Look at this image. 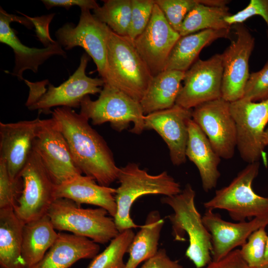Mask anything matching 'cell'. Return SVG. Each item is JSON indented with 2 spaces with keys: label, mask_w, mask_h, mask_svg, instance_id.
Returning a JSON list of instances; mask_svg holds the SVG:
<instances>
[{
  "label": "cell",
  "mask_w": 268,
  "mask_h": 268,
  "mask_svg": "<svg viewBox=\"0 0 268 268\" xmlns=\"http://www.w3.org/2000/svg\"><path fill=\"white\" fill-rule=\"evenodd\" d=\"M105 209L83 208L65 198L55 199L47 215L56 230L68 231L98 244L111 241L119 233L113 218Z\"/></svg>",
  "instance_id": "obj_5"
},
{
  "label": "cell",
  "mask_w": 268,
  "mask_h": 268,
  "mask_svg": "<svg viewBox=\"0 0 268 268\" xmlns=\"http://www.w3.org/2000/svg\"><path fill=\"white\" fill-rule=\"evenodd\" d=\"M132 10L127 36L134 41L146 27L155 5L154 0H131Z\"/></svg>",
  "instance_id": "obj_35"
},
{
  "label": "cell",
  "mask_w": 268,
  "mask_h": 268,
  "mask_svg": "<svg viewBox=\"0 0 268 268\" xmlns=\"http://www.w3.org/2000/svg\"><path fill=\"white\" fill-rule=\"evenodd\" d=\"M189 136L186 156L197 167L205 192L214 188L220 176L218 165L220 157L212 147L207 137L192 120L188 125Z\"/></svg>",
  "instance_id": "obj_23"
},
{
  "label": "cell",
  "mask_w": 268,
  "mask_h": 268,
  "mask_svg": "<svg viewBox=\"0 0 268 268\" xmlns=\"http://www.w3.org/2000/svg\"><path fill=\"white\" fill-rule=\"evenodd\" d=\"M12 22H19L29 29L33 25L26 17L9 14L0 7V42L8 45L13 50L15 66L12 74L19 79H24L23 73L27 69L37 73L39 66L53 56L67 57L66 52L58 41L42 49L30 48L23 45L11 28L10 24Z\"/></svg>",
  "instance_id": "obj_18"
},
{
  "label": "cell",
  "mask_w": 268,
  "mask_h": 268,
  "mask_svg": "<svg viewBox=\"0 0 268 268\" xmlns=\"http://www.w3.org/2000/svg\"><path fill=\"white\" fill-rule=\"evenodd\" d=\"M47 9L54 7H62L68 10L72 6H78L80 9H95L100 5L94 0H42Z\"/></svg>",
  "instance_id": "obj_41"
},
{
  "label": "cell",
  "mask_w": 268,
  "mask_h": 268,
  "mask_svg": "<svg viewBox=\"0 0 268 268\" xmlns=\"http://www.w3.org/2000/svg\"><path fill=\"white\" fill-rule=\"evenodd\" d=\"M24 224L13 208L0 209V268H26L21 255Z\"/></svg>",
  "instance_id": "obj_26"
},
{
  "label": "cell",
  "mask_w": 268,
  "mask_h": 268,
  "mask_svg": "<svg viewBox=\"0 0 268 268\" xmlns=\"http://www.w3.org/2000/svg\"><path fill=\"white\" fill-rule=\"evenodd\" d=\"M120 186L116 189L115 198L117 212L114 220L119 231L140 227L131 216L134 201L147 195L172 196L179 194L181 186L167 171L151 175L134 163L120 168L118 179Z\"/></svg>",
  "instance_id": "obj_3"
},
{
  "label": "cell",
  "mask_w": 268,
  "mask_h": 268,
  "mask_svg": "<svg viewBox=\"0 0 268 268\" xmlns=\"http://www.w3.org/2000/svg\"><path fill=\"white\" fill-rule=\"evenodd\" d=\"M134 235L133 229L119 232L104 250L93 259L87 268H125L124 257Z\"/></svg>",
  "instance_id": "obj_31"
},
{
  "label": "cell",
  "mask_w": 268,
  "mask_h": 268,
  "mask_svg": "<svg viewBox=\"0 0 268 268\" xmlns=\"http://www.w3.org/2000/svg\"><path fill=\"white\" fill-rule=\"evenodd\" d=\"M22 190V181L19 177L10 178L5 162L0 158V209L13 208L17 204Z\"/></svg>",
  "instance_id": "obj_34"
},
{
  "label": "cell",
  "mask_w": 268,
  "mask_h": 268,
  "mask_svg": "<svg viewBox=\"0 0 268 268\" xmlns=\"http://www.w3.org/2000/svg\"><path fill=\"white\" fill-rule=\"evenodd\" d=\"M41 119L0 123V158L12 180L19 178L33 148Z\"/></svg>",
  "instance_id": "obj_19"
},
{
  "label": "cell",
  "mask_w": 268,
  "mask_h": 268,
  "mask_svg": "<svg viewBox=\"0 0 268 268\" xmlns=\"http://www.w3.org/2000/svg\"><path fill=\"white\" fill-rule=\"evenodd\" d=\"M229 104L220 98L200 104L192 111V120L205 134L215 151L225 159L233 157L237 146L236 126Z\"/></svg>",
  "instance_id": "obj_12"
},
{
  "label": "cell",
  "mask_w": 268,
  "mask_h": 268,
  "mask_svg": "<svg viewBox=\"0 0 268 268\" xmlns=\"http://www.w3.org/2000/svg\"><path fill=\"white\" fill-rule=\"evenodd\" d=\"M195 196V190L190 184H187L179 194L165 196L161 199V202L170 206L174 211L168 218L172 224V235L174 240L186 241V234L189 245L186 256L196 268H203L212 261L211 236L196 207Z\"/></svg>",
  "instance_id": "obj_2"
},
{
  "label": "cell",
  "mask_w": 268,
  "mask_h": 268,
  "mask_svg": "<svg viewBox=\"0 0 268 268\" xmlns=\"http://www.w3.org/2000/svg\"><path fill=\"white\" fill-rule=\"evenodd\" d=\"M139 268H184L177 261L171 259L164 249L158 250L152 257Z\"/></svg>",
  "instance_id": "obj_40"
},
{
  "label": "cell",
  "mask_w": 268,
  "mask_h": 268,
  "mask_svg": "<svg viewBox=\"0 0 268 268\" xmlns=\"http://www.w3.org/2000/svg\"><path fill=\"white\" fill-rule=\"evenodd\" d=\"M223 64L221 54L206 60H197L185 72L184 84L176 104L193 109L203 103L222 98Z\"/></svg>",
  "instance_id": "obj_13"
},
{
  "label": "cell",
  "mask_w": 268,
  "mask_h": 268,
  "mask_svg": "<svg viewBox=\"0 0 268 268\" xmlns=\"http://www.w3.org/2000/svg\"><path fill=\"white\" fill-rule=\"evenodd\" d=\"M254 15L262 16L268 27V0H251L245 8L235 14H231L226 17L224 20L231 27L233 25L242 24Z\"/></svg>",
  "instance_id": "obj_37"
},
{
  "label": "cell",
  "mask_w": 268,
  "mask_h": 268,
  "mask_svg": "<svg viewBox=\"0 0 268 268\" xmlns=\"http://www.w3.org/2000/svg\"><path fill=\"white\" fill-rule=\"evenodd\" d=\"M230 30L207 29L180 36L169 54L164 70L185 72L197 60L204 47L218 39L229 38Z\"/></svg>",
  "instance_id": "obj_24"
},
{
  "label": "cell",
  "mask_w": 268,
  "mask_h": 268,
  "mask_svg": "<svg viewBox=\"0 0 268 268\" xmlns=\"http://www.w3.org/2000/svg\"><path fill=\"white\" fill-rule=\"evenodd\" d=\"M203 268H251L242 258L240 250H234L218 261H212Z\"/></svg>",
  "instance_id": "obj_39"
},
{
  "label": "cell",
  "mask_w": 268,
  "mask_h": 268,
  "mask_svg": "<svg viewBox=\"0 0 268 268\" xmlns=\"http://www.w3.org/2000/svg\"><path fill=\"white\" fill-rule=\"evenodd\" d=\"M263 226L253 232L240 250L241 255L251 268H268L265 260L268 236Z\"/></svg>",
  "instance_id": "obj_33"
},
{
  "label": "cell",
  "mask_w": 268,
  "mask_h": 268,
  "mask_svg": "<svg viewBox=\"0 0 268 268\" xmlns=\"http://www.w3.org/2000/svg\"><path fill=\"white\" fill-rule=\"evenodd\" d=\"M193 109L175 104L169 109L154 112L144 117V129L153 130L167 144L171 161L175 166L186 161L188 125Z\"/></svg>",
  "instance_id": "obj_17"
},
{
  "label": "cell",
  "mask_w": 268,
  "mask_h": 268,
  "mask_svg": "<svg viewBox=\"0 0 268 268\" xmlns=\"http://www.w3.org/2000/svg\"><path fill=\"white\" fill-rule=\"evenodd\" d=\"M259 168V162L248 163L228 185L216 191L214 196L203 203L204 207L225 209L238 222L268 216V198L258 195L252 187Z\"/></svg>",
  "instance_id": "obj_7"
},
{
  "label": "cell",
  "mask_w": 268,
  "mask_h": 268,
  "mask_svg": "<svg viewBox=\"0 0 268 268\" xmlns=\"http://www.w3.org/2000/svg\"><path fill=\"white\" fill-rule=\"evenodd\" d=\"M172 27L179 33L186 15L197 5L204 3L211 6H225L227 0H154Z\"/></svg>",
  "instance_id": "obj_32"
},
{
  "label": "cell",
  "mask_w": 268,
  "mask_h": 268,
  "mask_svg": "<svg viewBox=\"0 0 268 268\" xmlns=\"http://www.w3.org/2000/svg\"><path fill=\"white\" fill-rule=\"evenodd\" d=\"M164 223V219L158 210H152L148 214L144 224L140 226L129 248V257L125 268H137L141 263L157 253Z\"/></svg>",
  "instance_id": "obj_28"
},
{
  "label": "cell",
  "mask_w": 268,
  "mask_h": 268,
  "mask_svg": "<svg viewBox=\"0 0 268 268\" xmlns=\"http://www.w3.org/2000/svg\"><path fill=\"white\" fill-rule=\"evenodd\" d=\"M80 113L100 125L109 122L114 130L121 132L132 123L131 132L140 134L144 130V117L140 104L117 88L105 83L98 98L92 100L89 95L80 104Z\"/></svg>",
  "instance_id": "obj_6"
},
{
  "label": "cell",
  "mask_w": 268,
  "mask_h": 268,
  "mask_svg": "<svg viewBox=\"0 0 268 268\" xmlns=\"http://www.w3.org/2000/svg\"><path fill=\"white\" fill-rule=\"evenodd\" d=\"M229 110L234 120L237 148L248 163L259 162L265 154L263 137L268 123V98L257 102L242 97L230 102Z\"/></svg>",
  "instance_id": "obj_9"
},
{
  "label": "cell",
  "mask_w": 268,
  "mask_h": 268,
  "mask_svg": "<svg viewBox=\"0 0 268 268\" xmlns=\"http://www.w3.org/2000/svg\"><path fill=\"white\" fill-rule=\"evenodd\" d=\"M89 60L88 55L83 54L77 69L59 86L55 87L48 84L46 89L43 84L40 96L28 108L46 112L56 106L78 108L84 97L100 93L101 86H103L105 82L102 78H92L86 75V68Z\"/></svg>",
  "instance_id": "obj_15"
},
{
  "label": "cell",
  "mask_w": 268,
  "mask_h": 268,
  "mask_svg": "<svg viewBox=\"0 0 268 268\" xmlns=\"http://www.w3.org/2000/svg\"><path fill=\"white\" fill-rule=\"evenodd\" d=\"M265 260L266 264L268 265V237L266 244L265 254Z\"/></svg>",
  "instance_id": "obj_43"
},
{
  "label": "cell",
  "mask_w": 268,
  "mask_h": 268,
  "mask_svg": "<svg viewBox=\"0 0 268 268\" xmlns=\"http://www.w3.org/2000/svg\"><path fill=\"white\" fill-rule=\"evenodd\" d=\"M99 250V245L89 238L59 233L43 258L27 268H69L80 260L93 259Z\"/></svg>",
  "instance_id": "obj_22"
},
{
  "label": "cell",
  "mask_w": 268,
  "mask_h": 268,
  "mask_svg": "<svg viewBox=\"0 0 268 268\" xmlns=\"http://www.w3.org/2000/svg\"><path fill=\"white\" fill-rule=\"evenodd\" d=\"M180 37L155 3L146 27L133 41L153 76L164 70L169 54Z\"/></svg>",
  "instance_id": "obj_16"
},
{
  "label": "cell",
  "mask_w": 268,
  "mask_h": 268,
  "mask_svg": "<svg viewBox=\"0 0 268 268\" xmlns=\"http://www.w3.org/2000/svg\"><path fill=\"white\" fill-rule=\"evenodd\" d=\"M33 147L56 185L82 174L53 118L40 120Z\"/></svg>",
  "instance_id": "obj_11"
},
{
  "label": "cell",
  "mask_w": 268,
  "mask_h": 268,
  "mask_svg": "<svg viewBox=\"0 0 268 268\" xmlns=\"http://www.w3.org/2000/svg\"><path fill=\"white\" fill-rule=\"evenodd\" d=\"M233 26L235 38L221 54L222 98L230 103L243 97L250 74L249 60L255 46V38L246 26L242 23Z\"/></svg>",
  "instance_id": "obj_14"
},
{
  "label": "cell",
  "mask_w": 268,
  "mask_h": 268,
  "mask_svg": "<svg viewBox=\"0 0 268 268\" xmlns=\"http://www.w3.org/2000/svg\"><path fill=\"white\" fill-rule=\"evenodd\" d=\"M202 219L211 234L213 261L221 260L236 247L242 246L253 232L268 225V216L232 223L222 219L211 209H206Z\"/></svg>",
  "instance_id": "obj_20"
},
{
  "label": "cell",
  "mask_w": 268,
  "mask_h": 268,
  "mask_svg": "<svg viewBox=\"0 0 268 268\" xmlns=\"http://www.w3.org/2000/svg\"><path fill=\"white\" fill-rule=\"evenodd\" d=\"M153 76L133 41L111 29L107 45L105 75L107 83L140 102Z\"/></svg>",
  "instance_id": "obj_4"
},
{
  "label": "cell",
  "mask_w": 268,
  "mask_h": 268,
  "mask_svg": "<svg viewBox=\"0 0 268 268\" xmlns=\"http://www.w3.org/2000/svg\"><path fill=\"white\" fill-rule=\"evenodd\" d=\"M243 97L253 102L268 98V61L260 70L250 74Z\"/></svg>",
  "instance_id": "obj_36"
},
{
  "label": "cell",
  "mask_w": 268,
  "mask_h": 268,
  "mask_svg": "<svg viewBox=\"0 0 268 268\" xmlns=\"http://www.w3.org/2000/svg\"><path fill=\"white\" fill-rule=\"evenodd\" d=\"M20 13L32 23L35 27L36 36L45 47L56 42L52 39L49 32V25L55 14V13L34 17H29L22 13Z\"/></svg>",
  "instance_id": "obj_38"
},
{
  "label": "cell",
  "mask_w": 268,
  "mask_h": 268,
  "mask_svg": "<svg viewBox=\"0 0 268 268\" xmlns=\"http://www.w3.org/2000/svg\"><path fill=\"white\" fill-rule=\"evenodd\" d=\"M52 114L81 172L102 186H109L117 180L120 168L107 143L91 127L89 120L67 107H58Z\"/></svg>",
  "instance_id": "obj_1"
},
{
  "label": "cell",
  "mask_w": 268,
  "mask_h": 268,
  "mask_svg": "<svg viewBox=\"0 0 268 268\" xmlns=\"http://www.w3.org/2000/svg\"><path fill=\"white\" fill-rule=\"evenodd\" d=\"M185 72L164 70L153 76L139 102L144 114L173 107L182 87Z\"/></svg>",
  "instance_id": "obj_25"
},
{
  "label": "cell",
  "mask_w": 268,
  "mask_h": 268,
  "mask_svg": "<svg viewBox=\"0 0 268 268\" xmlns=\"http://www.w3.org/2000/svg\"><path fill=\"white\" fill-rule=\"evenodd\" d=\"M115 193L116 189L100 185L93 178L81 174L56 185L54 196L55 199H67L79 205L98 206L105 209L114 218L117 212Z\"/></svg>",
  "instance_id": "obj_21"
},
{
  "label": "cell",
  "mask_w": 268,
  "mask_h": 268,
  "mask_svg": "<svg viewBox=\"0 0 268 268\" xmlns=\"http://www.w3.org/2000/svg\"><path fill=\"white\" fill-rule=\"evenodd\" d=\"M93 10V15L116 34L127 36L130 25L131 0H106Z\"/></svg>",
  "instance_id": "obj_30"
},
{
  "label": "cell",
  "mask_w": 268,
  "mask_h": 268,
  "mask_svg": "<svg viewBox=\"0 0 268 268\" xmlns=\"http://www.w3.org/2000/svg\"><path fill=\"white\" fill-rule=\"evenodd\" d=\"M19 177L22 190L13 209L26 223L47 214L55 200L56 185L34 147Z\"/></svg>",
  "instance_id": "obj_8"
},
{
  "label": "cell",
  "mask_w": 268,
  "mask_h": 268,
  "mask_svg": "<svg viewBox=\"0 0 268 268\" xmlns=\"http://www.w3.org/2000/svg\"><path fill=\"white\" fill-rule=\"evenodd\" d=\"M58 234L47 214L25 223L21 255L26 268L35 265L43 258Z\"/></svg>",
  "instance_id": "obj_27"
},
{
  "label": "cell",
  "mask_w": 268,
  "mask_h": 268,
  "mask_svg": "<svg viewBox=\"0 0 268 268\" xmlns=\"http://www.w3.org/2000/svg\"><path fill=\"white\" fill-rule=\"evenodd\" d=\"M263 143L266 147L268 145V127L266 129L263 137Z\"/></svg>",
  "instance_id": "obj_42"
},
{
  "label": "cell",
  "mask_w": 268,
  "mask_h": 268,
  "mask_svg": "<svg viewBox=\"0 0 268 268\" xmlns=\"http://www.w3.org/2000/svg\"><path fill=\"white\" fill-rule=\"evenodd\" d=\"M226 6H211L200 3L186 16L179 33L181 36L207 29H231L224 19L231 14Z\"/></svg>",
  "instance_id": "obj_29"
},
{
  "label": "cell",
  "mask_w": 268,
  "mask_h": 268,
  "mask_svg": "<svg viewBox=\"0 0 268 268\" xmlns=\"http://www.w3.org/2000/svg\"><path fill=\"white\" fill-rule=\"evenodd\" d=\"M110 29L98 20L88 9H81L77 25L67 23L56 32L58 42L65 50L82 48L96 65L99 75H105L107 45Z\"/></svg>",
  "instance_id": "obj_10"
}]
</instances>
